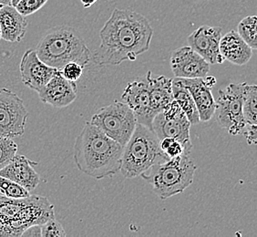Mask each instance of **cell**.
Here are the masks:
<instances>
[{"label": "cell", "mask_w": 257, "mask_h": 237, "mask_svg": "<svg viewBox=\"0 0 257 237\" xmlns=\"http://www.w3.org/2000/svg\"><path fill=\"white\" fill-rule=\"evenodd\" d=\"M191 123L179 104L173 99L159 112L152 123V130L159 140L173 138L183 144L184 154L189 155L193 150L190 128Z\"/></svg>", "instance_id": "cell-9"}, {"label": "cell", "mask_w": 257, "mask_h": 237, "mask_svg": "<svg viewBox=\"0 0 257 237\" xmlns=\"http://www.w3.org/2000/svg\"><path fill=\"white\" fill-rule=\"evenodd\" d=\"M222 31L221 27L202 26L189 35V47L202 56L209 64H222L224 59L219 48Z\"/></svg>", "instance_id": "cell-11"}, {"label": "cell", "mask_w": 257, "mask_h": 237, "mask_svg": "<svg viewBox=\"0 0 257 237\" xmlns=\"http://www.w3.org/2000/svg\"><path fill=\"white\" fill-rule=\"evenodd\" d=\"M83 70H84V67H82L79 63L69 62L60 69V72L65 79L72 82H76L81 78V76L83 74Z\"/></svg>", "instance_id": "cell-28"}, {"label": "cell", "mask_w": 257, "mask_h": 237, "mask_svg": "<svg viewBox=\"0 0 257 237\" xmlns=\"http://www.w3.org/2000/svg\"><path fill=\"white\" fill-rule=\"evenodd\" d=\"M248 128L244 133V136L249 145L256 144L257 143V126L256 125H247Z\"/></svg>", "instance_id": "cell-30"}, {"label": "cell", "mask_w": 257, "mask_h": 237, "mask_svg": "<svg viewBox=\"0 0 257 237\" xmlns=\"http://www.w3.org/2000/svg\"><path fill=\"white\" fill-rule=\"evenodd\" d=\"M28 29V20L15 7L5 5L0 10L1 39L8 42H20Z\"/></svg>", "instance_id": "cell-18"}, {"label": "cell", "mask_w": 257, "mask_h": 237, "mask_svg": "<svg viewBox=\"0 0 257 237\" xmlns=\"http://www.w3.org/2000/svg\"><path fill=\"white\" fill-rule=\"evenodd\" d=\"M20 70L23 84L36 92H39L59 71L44 63L33 50H27L23 55Z\"/></svg>", "instance_id": "cell-14"}, {"label": "cell", "mask_w": 257, "mask_h": 237, "mask_svg": "<svg viewBox=\"0 0 257 237\" xmlns=\"http://www.w3.org/2000/svg\"><path fill=\"white\" fill-rule=\"evenodd\" d=\"M47 2L48 0H20L15 8L21 15L28 17L41 10Z\"/></svg>", "instance_id": "cell-27"}, {"label": "cell", "mask_w": 257, "mask_h": 237, "mask_svg": "<svg viewBox=\"0 0 257 237\" xmlns=\"http://www.w3.org/2000/svg\"><path fill=\"white\" fill-rule=\"evenodd\" d=\"M40 100L55 108H65L77 99L75 82L65 79L59 70L38 92Z\"/></svg>", "instance_id": "cell-15"}, {"label": "cell", "mask_w": 257, "mask_h": 237, "mask_svg": "<svg viewBox=\"0 0 257 237\" xmlns=\"http://www.w3.org/2000/svg\"><path fill=\"white\" fill-rule=\"evenodd\" d=\"M41 237H65L67 234L64 228L55 218L50 219L40 225Z\"/></svg>", "instance_id": "cell-26"}, {"label": "cell", "mask_w": 257, "mask_h": 237, "mask_svg": "<svg viewBox=\"0 0 257 237\" xmlns=\"http://www.w3.org/2000/svg\"><path fill=\"white\" fill-rule=\"evenodd\" d=\"M154 32L144 15L134 10L115 9L99 31L100 45L91 59L99 66L134 61L148 51Z\"/></svg>", "instance_id": "cell-1"}, {"label": "cell", "mask_w": 257, "mask_h": 237, "mask_svg": "<svg viewBox=\"0 0 257 237\" xmlns=\"http://www.w3.org/2000/svg\"><path fill=\"white\" fill-rule=\"evenodd\" d=\"M172 89L173 99L179 104L181 109H183V112L187 116L189 122L192 125L199 124L200 117L196 105L194 103V100L189 89L182 83L181 79L179 78L173 79Z\"/></svg>", "instance_id": "cell-21"}, {"label": "cell", "mask_w": 257, "mask_h": 237, "mask_svg": "<svg viewBox=\"0 0 257 237\" xmlns=\"http://www.w3.org/2000/svg\"><path fill=\"white\" fill-rule=\"evenodd\" d=\"M0 193L13 199L29 197L30 195V192L23 186L2 176H0Z\"/></svg>", "instance_id": "cell-24"}, {"label": "cell", "mask_w": 257, "mask_h": 237, "mask_svg": "<svg viewBox=\"0 0 257 237\" xmlns=\"http://www.w3.org/2000/svg\"><path fill=\"white\" fill-rule=\"evenodd\" d=\"M18 144L11 138L0 137V170L11 162L18 153Z\"/></svg>", "instance_id": "cell-25"}, {"label": "cell", "mask_w": 257, "mask_h": 237, "mask_svg": "<svg viewBox=\"0 0 257 237\" xmlns=\"http://www.w3.org/2000/svg\"><path fill=\"white\" fill-rule=\"evenodd\" d=\"M22 237H41V228L39 224L32 225L28 228L25 232L21 234Z\"/></svg>", "instance_id": "cell-31"}, {"label": "cell", "mask_w": 257, "mask_h": 237, "mask_svg": "<svg viewBox=\"0 0 257 237\" xmlns=\"http://www.w3.org/2000/svg\"><path fill=\"white\" fill-rule=\"evenodd\" d=\"M0 4L2 5H11V0H0Z\"/></svg>", "instance_id": "cell-33"}, {"label": "cell", "mask_w": 257, "mask_h": 237, "mask_svg": "<svg viewBox=\"0 0 257 237\" xmlns=\"http://www.w3.org/2000/svg\"><path fill=\"white\" fill-rule=\"evenodd\" d=\"M121 99L133 110L137 123L152 129V123L156 114L154 113L148 83L144 80H135L125 87Z\"/></svg>", "instance_id": "cell-12"}, {"label": "cell", "mask_w": 257, "mask_h": 237, "mask_svg": "<svg viewBox=\"0 0 257 237\" xmlns=\"http://www.w3.org/2000/svg\"><path fill=\"white\" fill-rule=\"evenodd\" d=\"M20 0H11V6H13V7H16L17 4L20 2Z\"/></svg>", "instance_id": "cell-34"}, {"label": "cell", "mask_w": 257, "mask_h": 237, "mask_svg": "<svg viewBox=\"0 0 257 237\" xmlns=\"http://www.w3.org/2000/svg\"><path fill=\"white\" fill-rule=\"evenodd\" d=\"M97 1L98 0H80L81 4H82L83 8H85V9H88V8H90L91 6L94 5Z\"/></svg>", "instance_id": "cell-32"}, {"label": "cell", "mask_w": 257, "mask_h": 237, "mask_svg": "<svg viewBox=\"0 0 257 237\" xmlns=\"http://www.w3.org/2000/svg\"><path fill=\"white\" fill-rule=\"evenodd\" d=\"M123 146L87 122L76 139L74 162L80 172L101 180L119 173Z\"/></svg>", "instance_id": "cell-2"}, {"label": "cell", "mask_w": 257, "mask_h": 237, "mask_svg": "<svg viewBox=\"0 0 257 237\" xmlns=\"http://www.w3.org/2000/svg\"><path fill=\"white\" fill-rule=\"evenodd\" d=\"M36 164L38 163L30 161L25 155H19L17 153L11 162L0 170V176L8 178L31 192L40 182L39 173L33 168Z\"/></svg>", "instance_id": "cell-16"}, {"label": "cell", "mask_w": 257, "mask_h": 237, "mask_svg": "<svg viewBox=\"0 0 257 237\" xmlns=\"http://www.w3.org/2000/svg\"><path fill=\"white\" fill-rule=\"evenodd\" d=\"M219 48L224 60H228L232 64L242 66L248 63L252 58V49L235 30H231L222 36Z\"/></svg>", "instance_id": "cell-19"}, {"label": "cell", "mask_w": 257, "mask_h": 237, "mask_svg": "<svg viewBox=\"0 0 257 237\" xmlns=\"http://www.w3.org/2000/svg\"><path fill=\"white\" fill-rule=\"evenodd\" d=\"M256 26V16H248L239 22L237 27L238 34L252 50L257 49Z\"/></svg>", "instance_id": "cell-23"}, {"label": "cell", "mask_w": 257, "mask_h": 237, "mask_svg": "<svg viewBox=\"0 0 257 237\" xmlns=\"http://www.w3.org/2000/svg\"><path fill=\"white\" fill-rule=\"evenodd\" d=\"M169 159L160 147V140L154 131L137 123L123 147L119 172L128 179L138 177L154 164Z\"/></svg>", "instance_id": "cell-5"}, {"label": "cell", "mask_w": 257, "mask_h": 237, "mask_svg": "<svg viewBox=\"0 0 257 237\" xmlns=\"http://www.w3.org/2000/svg\"><path fill=\"white\" fill-rule=\"evenodd\" d=\"M55 218L54 205L41 195L13 199L0 193V237H18Z\"/></svg>", "instance_id": "cell-4"}, {"label": "cell", "mask_w": 257, "mask_h": 237, "mask_svg": "<svg viewBox=\"0 0 257 237\" xmlns=\"http://www.w3.org/2000/svg\"><path fill=\"white\" fill-rule=\"evenodd\" d=\"M2 40V39H1V30H0V40Z\"/></svg>", "instance_id": "cell-36"}, {"label": "cell", "mask_w": 257, "mask_h": 237, "mask_svg": "<svg viewBox=\"0 0 257 237\" xmlns=\"http://www.w3.org/2000/svg\"><path fill=\"white\" fill-rule=\"evenodd\" d=\"M247 84V82L231 83L218 92L216 121L220 127L226 129L232 136L241 134L246 127L242 115V100Z\"/></svg>", "instance_id": "cell-8"}, {"label": "cell", "mask_w": 257, "mask_h": 237, "mask_svg": "<svg viewBox=\"0 0 257 237\" xmlns=\"http://www.w3.org/2000/svg\"><path fill=\"white\" fill-rule=\"evenodd\" d=\"M29 111L23 99L10 89H0V137L14 138L25 133Z\"/></svg>", "instance_id": "cell-10"}, {"label": "cell", "mask_w": 257, "mask_h": 237, "mask_svg": "<svg viewBox=\"0 0 257 237\" xmlns=\"http://www.w3.org/2000/svg\"><path fill=\"white\" fill-rule=\"evenodd\" d=\"M196 165L189 155L182 154L165 162L156 163L140 176L153 185L161 200L183 193L193 183Z\"/></svg>", "instance_id": "cell-6"}, {"label": "cell", "mask_w": 257, "mask_h": 237, "mask_svg": "<svg viewBox=\"0 0 257 237\" xmlns=\"http://www.w3.org/2000/svg\"><path fill=\"white\" fill-rule=\"evenodd\" d=\"M35 52L44 63L60 69L69 62L88 66L91 52L82 35L70 26H58L45 32Z\"/></svg>", "instance_id": "cell-3"}, {"label": "cell", "mask_w": 257, "mask_h": 237, "mask_svg": "<svg viewBox=\"0 0 257 237\" xmlns=\"http://www.w3.org/2000/svg\"><path fill=\"white\" fill-rule=\"evenodd\" d=\"M3 6H4V5H2V4H0V10H1V9H2V7H3Z\"/></svg>", "instance_id": "cell-35"}, {"label": "cell", "mask_w": 257, "mask_h": 237, "mask_svg": "<svg viewBox=\"0 0 257 237\" xmlns=\"http://www.w3.org/2000/svg\"><path fill=\"white\" fill-rule=\"evenodd\" d=\"M242 115L246 125L257 126V86L247 84L242 100Z\"/></svg>", "instance_id": "cell-22"}, {"label": "cell", "mask_w": 257, "mask_h": 237, "mask_svg": "<svg viewBox=\"0 0 257 237\" xmlns=\"http://www.w3.org/2000/svg\"><path fill=\"white\" fill-rule=\"evenodd\" d=\"M179 79L193 97L199 112L200 122H209L216 110V101L212 94V87L205 82L203 78Z\"/></svg>", "instance_id": "cell-17"}, {"label": "cell", "mask_w": 257, "mask_h": 237, "mask_svg": "<svg viewBox=\"0 0 257 237\" xmlns=\"http://www.w3.org/2000/svg\"><path fill=\"white\" fill-rule=\"evenodd\" d=\"M171 67L175 78H204L210 71V64L189 46L173 50L171 54Z\"/></svg>", "instance_id": "cell-13"}, {"label": "cell", "mask_w": 257, "mask_h": 237, "mask_svg": "<svg viewBox=\"0 0 257 237\" xmlns=\"http://www.w3.org/2000/svg\"><path fill=\"white\" fill-rule=\"evenodd\" d=\"M89 123L124 147L134 134L137 120L127 104L115 100L98 109Z\"/></svg>", "instance_id": "cell-7"}, {"label": "cell", "mask_w": 257, "mask_h": 237, "mask_svg": "<svg viewBox=\"0 0 257 237\" xmlns=\"http://www.w3.org/2000/svg\"><path fill=\"white\" fill-rule=\"evenodd\" d=\"M164 153H166V155L168 156L169 158H174V157L184 154V148H183V144L178 141L174 140Z\"/></svg>", "instance_id": "cell-29"}, {"label": "cell", "mask_w": 257, "mask_h": 237, "mask_svg": "<svg viewBox=\"0 0 257 237\" xmlns=\"http://www.w3.org/2000/svg\"><path fill=\"white\" fill-rule=\"evenodd\" d=\"M144 77L148 83L152 108L154 113L157 115L167 104L173 100V79L165 76H154L152 71H148Z\"/></svg>", "instance_id": "cell-20"}]
</instances>
